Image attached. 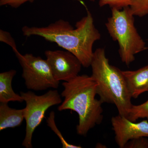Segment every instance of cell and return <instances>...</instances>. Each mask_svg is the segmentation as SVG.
I'll list each match as a JSON object with an SVG mask.
<instances>
[{"instance_id": "7", "label": "cell", "mask_w": 148, "mask_h": 148, "mask_svg": "<svg viewBox=\"0 0 148 148\" xmlns=\"http://www.w3.org/2000/svg\"><path fill=\"white\" fill-rule=\"evenodd\" d=\"M45 54L56 80L69 82L79 75L82 64L70 51L47 50Z\"/></svg>"}, {"instance_id": "12", "label": "cell", "mask_w": 148, "mask_h": 148, "mask_svg": "<svg viewBox=\"0 0 148 148\" xmlns=\"http://www.w3.org/2000/svg\"><path fill=\"white\" fill-rule=\"evenodd\" d=\"M127 119L136 122L139 119H147L148 120V100L139 105H132Z\"/></svg>"}, {"instance_id": "11", "label": "cell", "mask_w": 148, "mask_h": 148, "mask_svg": "<svg viewBox=\"0 0 148 148\" xmlns=\"http://www.w3.org/2000/svg\"><path fill=\"white\" fill-rule=\"evenodd\" d=\"M16 71L11 70L0 73V102L8 103L9 102H23L21 95L14 92L12 82L16 75Z\"/></svg>"}, {"instance_id": "3", "label": "cell", "mask_w": 148, "mask_h": 148, "mask_svg": "<svg viewBox=\"0 0 148 148\" xmlns=\"http://www.w3.org/2000/svg\"><path fill=\"white\" fill-rule=\"evenodd\" d=\"M90 66L100 100L103 103L115 105L119 114L127 118L133 105L122 71L110 64L102 48L94 51Z\"/></svg>"}, {"instance_id": "10", "label": "cell", "mask_w": 148, "mask_h": 148, "mask_svg": "<svg viewBox=\"0 0 148 148\" xmlns=\"http://www.w3.org/2000/svg\"><path fill=\"white\" fill-rule=\"evenodd\" d=\"M25 119L24 108H12L8 103L0 104V131L8 128H14L22 124Z\"/></svg>"}, {"instance_id": "6", "label": "cell", "mask_w": 148, "mask_h": 148, "mask_svg": "<svg viewBox=\"0 0 148 148\" xmlns=\"http://www.w3.org/2000/svg\"><path fill=\"white\" fill-rule=\"evenodd\" d=\"M14 53L22 67V77L28 89L42 91L58 88L60 82L56 79L46 59L32 53L22 55L18 51Z\"/></svg>"}, {"instance_id": "8", "label": "cell", "mask_w": 148, "mask_h": 148, "mask_svg": "<svg viewBox=\"0 0 148 148\" xmlns=\"http://www.w3.org/2000/svg\"><path fill=\"white\" fill-rule=\"evenodd\" d=\"M115 140L119 148H124L130 140L148 137V120L138 123L131 121L126 117L119 114L111 119Z\"/></svg>"}, {"instance_id": "1", "label": "cell", "mask_w": 148, "mask_h": 148, "mask_svg": "<svg viewBox=\"0 0 148 148\" xmlns=\"http://www.w3.org/2000/svg\"><path fill=\"white\" fill-rule=\"evenodd\" d=\"M21 30L25 36H39L48 41L56 43L76 56L82 66L86 68L90 66L94 53L93 44L101 38L92 14L88 10L86 16L77 21L75 28L69 21L61 19L47 27L25 26Z\"/></svg>"}, {"instance_id": "5", "label": "cell", "mask_w": 148, "mask_h": 148, "mask_svg": "<svg viewBox=\"0 0 148 148\" xmlns=\"http://www.w3.org/2000/svg\"><path fill=\"white\" fill-rule=\"evenodd\" d=\"M20 95L26 103L24 108L26 134L22 145L32 148V137L35 130L45 117L48 109L62 103L61 95L56 90H49L41 95H36L32 91L21 92Z\"/></svg>"}, {"instance_id": "13", "label": "cell", "mask_w": 148, "mask_h": 148, "mask_svg": "<svg viewBox=\"0 0 148 148\" xmlns=\"http://www.w3.org/2000/svg\"><path fill=\"white\" fill-rule=\"evenodd\" d=\"M47 122L49 126L52 131L55 132V134L58 136V138L61 141L63 148H81L82 147L81 146L75 145L70 144L64 139L60 130H58L55 121V113L53 111H51L49 114V116L48 118Z\"/></svg>"}, {"instance_id": "18", "label": "cell", "mask_w": 148, "mask_h": 148, "mask_svg": "<svg viewBox=\"0 0 148 148\" xmlns=\"http://www.w3.org/2000/svg\"><path fill=\"white\" fill-rule=\"evenodd\" d=\"M35 0H0V5H9L17 8L27 2L33 3Z\"/></svg>"}, {"instance_id": "14", "label": "cell", "mask_w": 148, "mask_h": 148, "mask_svg": "<svg viewBox=\"0 0 148 148\" xmlns=\"http://www.w3.org/2000/svg\"><path fill=\"white\" fill-rule=\"evenodd\" d=\"M135 16L142 17L148 14V0H133L130 6Z\"/></svg>"}, {"instance_id": "15", "label": "cell", "mask_w": 148, "mask_h": 148, "mask_svg": "<svg viewBox=\"0 0 148 148\" xmlns=\"http://www.w3.org/2000/svg\"><path fill=\"white\" fill-rule=\"evenodd\" d=\"M132 1L133 0H99V5L101 7L108 5L111 8L122 9L130 6Z\"/></svg>"}, {"instance_id": "2", "label": "cell", "mask_w": 148, "mask_h": 148, "mask_svg": "<svg viewBox=\"0 0 148 148\" xmlns=\"http://www.w3.org/2000/svg\"><path fill=\"white\" fill-rule=\"evenodd\" d=\"M62 85L64 89L61 95L64 99L58 110L75 112L79 119L77 133L86 136L95 125L101 124L103 119V103L95 98L97 83L91 76L83 75L63 82Z\"/></svg>"}, {"instance_id": "16", "label": "cell", "mask_w": 148, "mask_h": 148, "mask_svg": "<svg viewBox=\"0 0 148 148\" xmlns=\"http://www.w3.org/2000/svg\"><path fill=\"white\" fill-rule=\"evenodd\" d=\"M0 41L8 45L12 48L14 52L18 51L16 42L11 35L9 32L0 30Z\"/></svg>"}, {"instance_id": "9", "label": "cell", "mask_w": 148, "mask_h": 148, "mask_svg": "<svg viewBox=\"0 0 148 148\" xmlns=\"http://www.w3.org/2000/svg\"><path fill=\"white\" fill-rule=\"evenodd\" d=\"M132 98L148 92V65L136 71H122Z\"/></svg>"}, {"instance_id": "17", "label": "cell", "mask_w": 148, "mask_h": 148, "mask_svg": "<svg viewBox=\"0 0 148 148\" xmlns=\"http://www.w3.org/2000/svg\"><path fill=\"white\" fill-rule=\"evenodd\" d=\"M124 148H148V140L145 137L130 140L127 143Z\"/></svg>"}, {"instance_id": "4", "label": "cell", "mask_w": 148, "mask_h": 148, "mask_svg": "<svg viewBox=\"0 0 148 148\" xmlns=\"http://www.w3.org/2000/svg\"><path fill=\"white\" fill-rule=\"evenodd\" d=\"M111 10L106 27L112 39L118 43L122 62L129 66L135 61L136 54L146 49V43L135 27V16L130 7Z\"/></svg>"}]
</instances>
